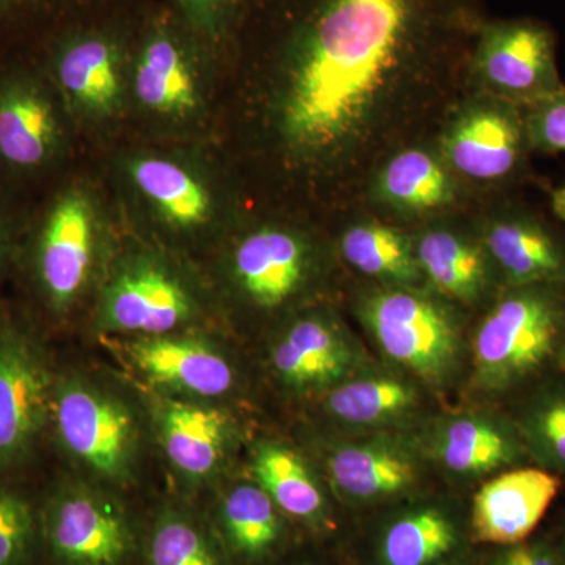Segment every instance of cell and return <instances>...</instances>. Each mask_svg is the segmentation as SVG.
Returning <instances> with one entry per match:
<instances>
[{
	"instance_id": "6da1fadb",
	"label": "cell",
	"mask_w": 565,
	"mask_h": 565,
	"mask_svg": "<svg viewBox=\"0 0 565 565\" xmlns=\"http://www.w3.org/2000/svg\"><path fill=\"white\" fill-rule=\"evenodd\" d=\"M473 24L471 0H310L289 41L282 137L307 156L352 148L394 85Z\"/></svg>"
},
{
	"instance_id": "7a4b0ae2",
	"label": "cell",
	"mask_w": 565,
	"mask_h": 565,
	"mask_svg": "<svg viewBox=\"0 0 565 565\" xmlns=\"http://www.w3.org/2000/svg\"><path fill=\"white\" fill-rule=\"evenodd\" d=\"M486 392L523 394L565 367V285L505 286L473 341Z\"/></svg>"
},
{
	"instance_id": "3957f363",
	"label": "cell",
	"mask_w": 565,
	"mask_h": 565,
	"mask_svg": "<svg viewBox=\"0 0 565 565\" xmlns=\"http://www.w3.org/2000/svg\"><path fill=\"white\" fill-rule=\"evenodd\" d=\"M50 419L62 448L77 462L114 482L131 479L139 433L117 397L76 375L55 379Z\"/></svg>"
},
{
	"instance_id": "277c9868",
	"label": "cell",
	"mask_w": 565,
	"mask_h": 565,
	"mask_svg": "<svg viewBox=\"0 0 565 565\" xmlns=\"http://www.w3.org/2000/svg\"><path fill=\"white\" fill-rule=\"evenodd\" d=\"M55 379L31 327L0 308V470L32 451L50 422Z\"/></svg>"
},
{
	"instance_id": "5b68a950",
	"label": "cell",
	"mask_w": 565,
	"mask_h": 565,
	"mask_svg": "<svg viewBox=\"0 0 565 565\" xmlns=\"http://www.w3.org/2000/svg\"><path fill=\"white\" fill-rule=\"evenodd\" d=\"M95 258V214L79 189L55 193L29 243L35 291L52 315L63 316L84 292Z\"/></svg>"
},
{
	"instance_id": "8992f818",
	"label": "cell",
	"mask_w": 565,
	"mask_h": 565,
	"mask_svg": "<svg viewBox=\"0 0 565 565\" xmlns=\"http://www.w3.org/2000/svg\"><path fill=\"white\" fill-rule=\"evenodd\" d=\"M473 62L494 98L522 109L565 87L555 33L534 18L482 22L476 29Z\"/></svg>"
},
{
	"instance_id": "52a82bcc",
	"label": "cell",
	"mask_w": 565,
	"mask_h": 565,
	"mask_svg": "<svg viewBox=\"0 0 565 565\" xmlns=\"http://www.w3.org/2000/svg\"><path fill=\"white\" fill-rule=\"evenodd\" d=\"M364 321L382 351L408 371L440 382L459 359L455 319L441 305L408 289L375 292L364 303Z\"/></svg>"
},
{
	"instance_id": "ba28073f",
	"label": "cell",
	"mask_w": 565,
	"mask_h": 565,
	"mask_svg": "<svg viewBox=\"0 0 565 565\" xmlns=\"http://www.w3.org/2000/svg\"><path fill=\"white\" fill-rule=\"evenodd\" d=\"M62 145L51 82L25 66L0 68V180H39L54 167Z\"/></svg>"
},
{
	"instance_id": "9c48e42d",
	"label": "cell",
	"mask_w": 565,
	"mask_h": 565,
	"mask_svg": "<svg viewBox=\"0 0 565 565\" xmlns=\"http://www.w3.org/2000/svg\"><path fill=\"white\" fill-rule=\"evenodd\" d=\"M530 150L522 107L494 96L460 115L445 139L449 166L476 181L520 177Z\"/></svg>"
},
{
	"instance_id": "30bf717a",
	"label": "cell",
	"mask_w": 565,
	"mask_h": 565,
	"mask_svg": "<svg viewBox=\"0 0 565 565\" xmlns=\"http://www.w3.org/2000/svg\"><path fill=\"white\" fill-rule=\"evenodd\" d=\"M193 315L185 286L161 264L134 262L104 289L99 326L111 333L158 337L173 332Z\"/></svg>"
},
{
	"instance_id": "8fae6325",
	"label": "cell",
	"mask_w": 565,
	"mask_h": 565,
	"mask_svg": "<svg viewBox=\"0 0 565 565\" xmlns=\"http://www.w3.org/2000/svg\"><path fill=\"white\" fill-rule=\"evenodd\" d=\"M47 545L66 565H118L129 531L110 501L79 486L62 489L44 512Z\"/></svg>"
},
{
	"instance_id": "7c38bea8",
	"label": "cell",
	"mask_w": 565,
	"mask_h": 565,
	"mask_svg": "<svg viewBox=\"0 0 565 565\" xmlns=\"http://www.w3.org/2000/svg\"><path fill=\"white\" fill-rule=\"evenodd\" d=\"M559 489V476L535 465L501 471L476 493L471 511L475 537L500 546L527 541Z\"/></svg>"
},
{
	"instance_id": "4fadbf2b",
	"label": "cell",
	"mask_w": 565,
	"mask_h": 565,
	"mask_svg": "<svg viewBox=\"0 0 565 565\" xmlns=\"http://www.w3.org/2000/svg\"><path fill=\"white\" fill-rule=\"evenodd\" d=\"M482 247L505 286L565 285V243L531 212L508 210L489 222Z\"/></svg>"
},
{
	"instance_id": "5bb4252c",
	"label": "cell",
	"mask_w": 565,
	"mask_h": 565,
	"mask_svg": "<svg viewBox=\"0 0 565 565\" xmlns=\"http://www.w3.org/2000/svg\"><path fill=\"white\" fill-rule=\"evenodd\" d=\"M129 359L150 381L199 397L223 396L233 388L232 363L199 338L139 337L128 344Z\"/></svg>"
},
{
	"instance_id": "9a60e30c",
	"label": "cell",
	"mask_w": 565,
	"mask_h": 565,
	"mask_svg": "<svg viewBox=\"0 0 565 565\" xmlns=\"http://www.w3.org/2000/svg\"><path fill=\"white\" fill-rule=\"evenodd\" d=\"M353 360L352 345L322 316L294 322L270 352L275 374L296 392L333 388L351 373Z\"/></svg>"
},
{
	"instance_id": "2e32d148",
	"label": "cell",
	"mask_w": 565,
	"mask_h": 565,
	"mask_svg": "<svg viewBox=\"0 0 565 565\" xmlns=\"http://www.w3.org/2000/svg\"><path fill=\"white\" fill-rule=\"evenodd\" d=\"M308 263L307 245L296 234L263 228L248 234L237 245L233 273L253 303L275 308L302 288Z\"/></svg>"
},
{
	"instance_id": "e0dca14e",
	"label": "cell",
	"mask_w": 565,
	"mask_h": 565,
	"mask_svg": "<svg viewBox=\"0 0 565 565\" xmlns=\"http://www.w3.org/2000/svg\"><path fill=\"white\" fill-rule=\"evenodd\" d=\"M50 79L65 102L82 114L104 117L120 107V54L103 36H81L58 44L51 55Z\"/></svg>"
},
{
	"instance_id": "ac0fdd59",
	"label": "cell",
	"mask_w": 565,
	"mask_h": 565,
	"mask_svg": "<svg viewBox=\"0 0 565 565\" xmlns=\"http://www.w3.org/2000/svg\"><path fill=\"white\" fill-rule=\"evenodd\" d=\"M154 418L163 451L182 475L203 479L221 467L233 434L225 412L163 397Z\"/></svg>"
},
{
	"instance_id": "d6986e66",
	"label": "cell",
	"mask_w": 565,
	"mask_h": 565,
	"mask_svg": "<svg viewBox=\"0 0 565 565\" xmlns=\"http://www.w3.org/2000/svg\"><path fill=\"white\" fill-rule=\"evenodd\" d=\"M435 455L449 471L484 476L531 463L514 419L465 415L449 419L435 438Z\"/></svg>"
},
{
	"instance_id": "ffe728a7",
	"label": "cell",
	"mask_w": 565,
	"mask_h": 565,
	"mask_svg": "<svg viewBox=\"0 0 565 565\" xmlns=\"http://www.w3.org/2000/svg\"><path fill=\"white\" fill-rule=\"evenodd\" d=\"M329 473L341 493L373 501L405 492L418 479V465L404 449L390 444L348 445L334 449Z\"/></svg>"
},
{
	"instance_id": "44dd1931",
	"label": "cell",
	"mask_w": 565,
	"mask_h": 565,
	"mask_svg": "<svg viewBox=\"0 0 565 565\" xmlns=\"http://www.w3.org/2000/svg\"><path fill=\"white\" fill-rule=\"evenodd\" d=\"M134 90L145 109L166 117H188L199 106V85L188 55L166 32L145 44L134 76Z\"/></svg>"
},
{
	"instance_id": "7402d4cb",
	"label": "cell",
	"mask_w": 565,
	"mask_h": 565,
	"mask_svg": "<svg viewBox=\"0 0 565 565\" xmlns=\"http://www.w3.org/2000/svg\"><path fill=\"white\" fill-rule=\"evenodd\" d=\"M419 269L446 296L475 302L490 282V262L484 247L446 230L424 233L415 243ZM493 266V264H492Z\"/></svg>"
},
{
	"instance_id": "603a6c76",
	"label": "cell",
	"mask_w": 565,
	"mask_h": 565,
	"mask_svg": "<svg viewBox=\"0 0 565 565\" xmlns=\"http://www.w3.org/2000/svg\"><path fill=\"white\" fill-rule=\"evenodd\" d=\"M129 174L141 195L174 228H199L210 222L211 193L184 167L169 159L140 158L129 166Z\"/></svg>"
},
{
	"instance_id": "cb8c5ba5",
	"label": "cell",
	"mask_w": 565,
	"mask_h": 565,
	"mask_svg": "<svg viewBox=\"0 0 565 565\" xmlns=\"http://www.w3.org/2000/svg\"><path fill=\"white\" fill-rule=\"evenodd\" d=\"M531 463L565 478V373L550 375L525 393L512 416Z\"/></svg>"
},
{
	"instance_id": "d4e9b609",
	"label": "cell",
	"mask_w": 565,
	"mask_h": 565,
	"mask_svg": "<svg viewBox=\"0 0 565 565\" xmlns=\"http://www.w3.org/2000/svg\"><path fill=\"white\" fill-rule=\"evenodd\" d=\"M253 475L264 492L285 514L316 522L326 501L307 463L292 449L278 444H262L253 456Z\"/></svg>"
},
{
	"instance_id": "484cf974",
	"label": "cell",
	"mask_w": 565,
	"mask_h": 565,
	"mask_svg": "<svg viewBox=\"0 0 565 565\" xmlns=\"http://www.w3.org/2000/svg\"><path fill=\"white\" fill-rule=\"evenodd\" d=\"M418 405L414 385L392 375H367L334 385L327 408L352 426H381L403 419Z\"/></svg>"
},
{
	"instance_id": "4316f807",
	"label": "cell",
	"mask_w": 565,
	"mask_h": 565,
	"mask_svg": "<svg viewBox=\"0 0 565 565\" xmlns=\"http://www.w3.org/2000/svg\"><path fill=\"white\" fill-rule=\"evenodd\" d=\"M341 250L345 262L359 273L393 285H412L423 275L414 241L379 223L349 228L341 241Z\"/></svg>"
},
{
	"instance_id": "83f0119b",
	"label": "cell",
	"mask_w": 565,
	"mask_h": 565,
	"mask_svg": "<svg viewBox=\"0 0 565 565\" xmlns=\"http://www.w3.org/2000/svg\"><path fill=\"white\" fill-rule=\"evenodd\" d=\"M379 185L386 202L405 211L438 210L455 195V185L444 166L422 150L394 156L386 163Z\"/></svg>"
},
{
	"instance_id": "f1b7e54d",
	"label": "cell",
	"mask_w": 565,
	"mask_h": 565,
	"mask_svg": "<svg viewBox=\"0 0 565 565\" xmlns=\"http://www.w3.org/2000/svg\"><path fill=\"white\" fill-rule=\"evenodd\" d=\"M457 542L451 520L437 509H422L394 522L382 541L384 565H433Z\"/></svg>"
},
{
	"instance_id": "f546056e",
	"label": "cell",
	"mask_w": 565,
	"mask_h": 565,
	"mask_svg": "<svg viewBox=\"0 0 565 565\" xmlns=\"http://www.w3.org/2000/svg\"><path fill=\"white\" fill-rule=\"evenodd\" d=\"M222 515L230 541L247 556L269 552L280 534L277 505L258 484L234 487L223 501Z\"/></svg>"
},
{
	"instance_id": "4dcf8cb0",
	"label": "cell",
	"mask_w": 565,
	"mask_h": 565,
	"mask_svg": "<svg viewBox=\"0 0 565 565\" xmlns=\"http://www.w3.org/2000/svg\"><path fill=\"white\" fill-rule=\"evenodd\" d=\"M151 565H218L195 526L178 516L156 526L150 546Z\"/></svg>"
},
{
	"instance_id": "1f68e13d",
	"label": "cell",
	"mask_w": 565,
	"mask_h": 565,
	"mask_svg": "<svg viewBox=\"0 0 565 565\" xmlns=\"http://www.w3.org/2000/svg\"><path fill=\"white\" fill-rule=\"evenodd\" d=\"M35 534L32 505L20 493L0 489V565H22Z\"/></svg>"
},
{
	"instance_id": "d6a6232c",
	"label": "cell",
	"mask_w": 565,
	"mask_h": 565,
	"mask_svg": "<svg viewBox=\"0 0 565 565\" xmlns=\"http://www.w3.org/2000/svg\"><path fill=\"white\" fill-rule=\"evenodd\" d=\"M527 143L531 150L565 152V87L563 90L523 107Z\"/></svg>"
},
{
	"instance_id": "836d02e7",
	"label": "cell",
	"mask_w": 565,
	"mask_h": 565,
	"mask_svg": "<svg viewBox=\"0 0 565 565\" xmlns=\"http://www.w3.org/2000/svg\"><path fill=\"white\" fill-rule=\"evenodd\" d=\"M193 28L202 32H217L226 21L236 0H178Z\"/></svg>"
},
{
	"instance_id": "e575fe53",
	"label": "cell",
	"mask_w": 565,
	"mask_h": 565,
	"mask_svg": "<svg viewBox=\"0 0 565 565\" xmlns=\"http://www.w3.org/2000/svg\"><path fill=\"white\" fill-rule=\"evenodd\" d=\"M497 565H564L563 556L546 542H520L504 546Z\"/></svg>"
},
{
	"instance_id": "d590c367",
	"label": "cell",
	"mask_w": 565,
	"mask_h": 565,
	"mask_svg": "<svg viewBox=\"0 0 565 565\" xmlns=\"http://www.w3.org/2000/svg\"><path fill=\"white\" fill-rule=\"evenodd\" d=\"M7 182L0 180V281L9 269L11 258L14 255V217L11 214L9 196L2 188H7Z\"/></svg>"
},
{
	"instance_id": "8d00e7d4",
	"label": "cell",
	"mask_w": 565,
	"mask_h": 565,
	"mask_svg": "<svg viewBox=\"0 0 565 565\" xmlns=\"http://www.w3.org/2000/svg\"><path fill=\"white\" fill-rule=\"evenodd\" d=\"M51 0H0V25L21 20L25 14L39 13Z\"/></svg>"
},
{
	"instance_id": "74e56055",
	"label": "cell",
	"mask_w": 565,
	"mask_h": 565,
	"mask_svg": "<svg viewBox=\"0 0 565 565\" xmlns=\"http://www.w3.org/2000/svg\"><path fill=\"white\" fill-rule=\"evenodd\" d=\"M553 212L559 221L565 223V184L552 193Z\"/></svg>"
},
{
	"instance_id": "f35d334b",
	"label": "cell",
	"mask_w": 565,
	"mask_h": 565,
	"mask_svg": "<svg viewBox=\"0 0 565 565\" xmlns=\"http://www.w3.org/2000/svg\"><path fill=\"white\" fill-rule=\"evenodd\" d=\"M564 373H565V367H564Z\"/></svg>"
}]
</instances>
